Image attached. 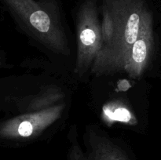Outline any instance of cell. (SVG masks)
Instances as JSON below:
<instances>
[{"label": "cell", "instance_id": "8992f818", "mask_svg": "<svg viewBox=\"0 0 161 160\" xmlns=\"http://www.w3.org/2000/svg\"><path fill=\"white\" fill-rule=\"evenodd\" d=\"M84 144L88 160H134L124 147L92 130L85 136Z\"/></svg>", "mask_w": 161, "mask_h": 160}, {"label": "cell", "instance_id": "277c9868", "mask_svg": "<svg viewBox=\"0 0 161 160\" xmlns=\"http://www.w3.org/2000/svg\"><path fill=\"white\" fill-rule=\"evenodd\" d=\"M64 108V104L53 105L9 119L0 125V136L8 139L36 137L59 119Z\"/></svg>", "mask_w": 161, "mask_h": 160}, {"label": "cell", "instance_id": "5b68a950", "mask_svg": "<svg viewBox=\"0 0 161 160\" xmlns=\"http://www.w3.org/2000/svg\"><path fill=\"white\" fill-rule=\"evenodd\" d=\"M153 46V17L150 13L143 22L138 39L126 56L121 71L125 72L133 78H139L150 59Z\"/></svg>", "mask_w": 161, "mask_h": 160}, {"label": "cell", "instance_id": "9c48e42d", "mask_svg": "<svg viewBox=\"0 0 161 160\" xmlns=\"http://www.w3.org/2000/svg\"><path fill=\"white\" fill-rule=\"evenodd\" d=\"M72 144L68 153V160H88L86 153L82 150L80 144H78L76 137L71 139Z\"/></svg>", "mask_w": 161, "mask_h": 160}, {"label": "cell", "instance_id": "3957f363", "mask_svg": "<svg viewBox=\"0 0 161 160\" xmlns=\"http://www.w3.org/2000/svg\"><path fill=\"white\" fill-rule=\"evenodd\" d=\"M77 41L75 72L83 75L91 67L102 47V28L95 0H86L80 7L77 22Z\"/></svg>", "mask_w": 161, "mask_h": 160}, {"label": "cell", "instance_id": "ba28073f", "mask_svg": "<svg viewBox=\"0 0 161 160\" xmlns=\"http://www.w3.org/2000/svg\"><path fill=\"white\" fill-rule=\"evenodd\" d=\"M101 28L102 36V49L109 45L115 34L114 19L111 13L105 6H102V21L101 23Z\"/></svg>", "mask_w": 161, "mask_h": 160}, {"label": "cell", "instance_id": "6da1fadb", "mask_svg": "<svg viewBox=\"0 0 161 160\" xmlns=\"http://www.w3.org/2000/svg\"><path fill=\"white\" fill-rule=\"evenodd\" d=\"M115 21V34L108 45L100 50L91 66L97 75L121 71L126 56L136 42L146 17L151 13L144 0H103Z\"/></svg>", "mask_w": 161, "mask_h": 160}, {"label": "cell", "instance_id": "7a4b0ae2", "mask_svg": "<svg viewBox=\"0 0 161 160\" xmlns=\"http://www.w3.org/2000/svg\"><path fill=\"white\" fill-rule=\"evenodd\" d=\"M31 35L49 50L64 53L67 40L56 15V8L49 1L3 0Z\"/></svg>", "mask_w": 161, "mask_h": 160}, {"label": "cell", "instance_id": "52a82bcc", "mask_svg": "<svg viewBox=\"0 0 161 160\" xmlns=\"http://www.w3.org/2000/svg\"><path fill=\"white\" fill-rule=\"evenodd\" d=\"M62 97L61 93L57 89H49L42 93L34 98L32 103L29 104L28 110L31 111H37L51 107L57 100ZM53 106V105H52Z\"/></svg>", "mask_w": 161, "mask_h": 160}]
</instances>
